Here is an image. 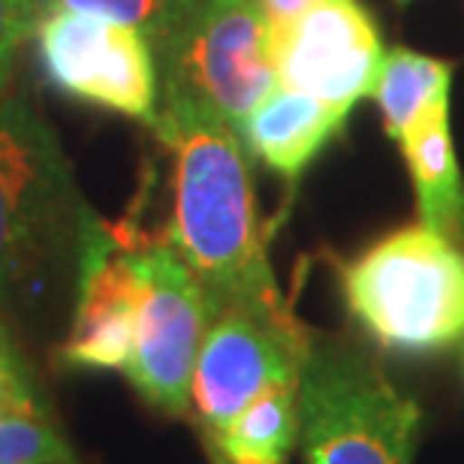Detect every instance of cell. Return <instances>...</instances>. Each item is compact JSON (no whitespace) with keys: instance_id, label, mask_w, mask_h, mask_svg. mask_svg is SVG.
I'll return each mask as SVG.
<instances>
[{"instance_id":"obj_23","label":"cell","mask_w":464,"mask_h":464,"mask_svg":"<svg viewBox=\"0 0 464 464\" xmlns=\"http://www.w3.org/2000/svg\"><path fill=\"white\" fill-rule=\"evenodd\" d=\"M398 4H407V0H398Z\"/></svg>"},{"instance_id":"obj_7","label":"cell","mask_w":464,"mask_h":464,"mask_svg":"<svg viewBox=\"0 0 464 464\" xmlns=\"http://www.w3.org/2000/svg\"><path fill=\"white\" fill-rule=\"evenodd\" d=\"M45 79L61 94L151 124L157 115V61L136 27L109 18L45 9L36 24Z\"/></svg>"},{"instance_id":"obj_8","label":"cell","mask_w":464,"mask_h":464,"mask_svg":"<svg viewBox=\"0 0 464 464\" xmlns=\"http://www.w3.org/2000/svg\"><path fill=\"white\" fill-rule=\"evenodd\" d=\"M268 52L281 85L347 112L374 94L386 58L359 0H320L290 22L268 24Z\"/></svg>"},{"instance_id":"obj_16","label":"cell","mask_w":464,"mask_h":464,"mask_svg":"<svg viewBox=\"0 0 464 464\" xmlns=\"http://www.w3.org/2000/svg\"><path fill=\"white\" fill-rule=\"evenodd\" d=\"M58 459H76V452L49 413L0 420V464H34Z\"/></svg>"},{"instance_id":"obj_6","label":"cell","mask_w":464,"mask_h":464,"mask_svg":"<svg viewBox=\"0 0 464 464\" xmlns=\"http://www.w3.org/2000/svg\"><path fill=\"white\" fill-rule=\"evenodd\" d=\"M139 277L136 347L124 374L139 398L160 413L190 411L193 368L215 308L169 241L133 247Z\"/></svg>"},{"instance_id":"obj_17","label":"cell","mask_w":464,"mask_h":464,"mask_svg":"<svg viewBox=\"0 0 464 464\" xmlns=\"http://www.w3.org/2000/svg\"><path fill=\"white\" fill-rule=\"evenodd\" d=\"M43 13V0H0V94L13 72L18 45L36 31Z\"/></svg>"},{"instance_id":"obj_12","label":"cell","mask_w":464,"mask_h":464,"mask_svg":"<svg viewBox=\"0 0 464 464\" xmlns=\"http://www.w3.org/2000/svg\"><path fill=\"white\" fill-rule=\"evenodd\" d=\"M425 227L464 241V179L450 130V97L431 103L398 139Z\"/></svg>"},{"instance_id":"obj_19","label":"cell","mask_w":464,"mask_h":464,"mask_svg":"<svg viewBox=\"0 0 464 464\" xmlns=\"http://www.w3.org/2000/svg\"><path fill=\"white\" fill-rule=\"evenodd\" d=\"M314 4H320V0H259V6H263L268 24L290 22V18L302 15L304 9H311Z\"/></svg>"},{"instance_id":"obj_4","label":"cell","mask_w":464,"mask_h":464,"mask_svg":"<svg viewBox=\"0 0 464 464\" xmlns=\"http://www.w3.org/2000/svg\"><path fill=\"white\" fill-rule=\"evenodd\" d=\"M94 215L54 130L22 97L0 100V302Z\"/></svg>"},{"instance_id":"obj_15","label":"cell","mask_w":464,"mask_h":464,"mask_svg":"<svg viewBox=\"0 0 464 464\" xmlns=\"http://www.w3.org/2000/svg\"><path fill=\"white\" fill-rule=\"evenodd\" d=\"M199 0H43L45 9L63 6V9H76V13L100 15L109 22L136 27L145 36L151 52H157L160 45L169 40L193 6Z\"/></svg>"},{"instance_id":"obj_11","label":"cell","mask_w":464,"mask_h":464,"mask_svg":"<svg viewBox=\"0 0 464 464\" xmlns=\"http://www.w3.org/2000/svg\"><path fill=\"white\" fill-rule=\"evenodd\" d=\"M347 115V109L323 103L277 82L241 121L238 136L268 169L295 181L344 127Z\"/></svg>"},{"instance_id":"obj_14","label":"cell","mask_w":464,"mask_h":464,"mask_svg":"<svg viewBox=\"0 0 464 464\" xmlns=\"http://www.w3.org/2000/svg\"><path fill=\"white\" fill-rule=\"evenodd\" d=\"M452 88V63L411 49H392L383 58L374 97L383 112L386 133L401 139L407 127L438 100H447Z\"/></svg>"},{"instance_id":"obj_5","label":"cell","mask_w":464,"mask_h":464,"mask_svg":"<svg viewBox=\"0 0 464 464\" xmlns=\"http://www.w3.org/2000/svg\"><path fill=\"white\" fill-rule=\"evenodd\" d=\"M157 103H190L241 127L277 85L259 0H199L154 52Z\"/></svg>"},{"instance_id":"obj_22","label":"cell","mask_w":464,"mask_h":464,"mask_svg":"<svg viewBox=\"0 0 464 464\" xmlns=\"http://www.w3.org/2000/svg\"><path fill=\"white\" fill-rule=\"evenodd\" d=\"M211 461H215V464H232V461H227L224 456H218V452H211Z\"/></svg>"},{"instance_id":"obj_3","label":"cell","mask_w":464,"mask_h":464,"mask_svg":"<svg viewBox=\"0 0 464 464\" xmlns=\"http://www.w3.org/2000/svg\"><path fill=\"white\" fill-rule=\"evenodd\" d=\"M304 464H413L416 398L356 350L311 341L299 371Z\"/></svg>"},{"instance_id":"obj_10","label":"cell","mask_w":464,"mask_h":464,"mask_svg":"<svg viewBox=\"0 0 464 464\" xmlns=\"http://www.w3.org/2000/svg\"><path fill=\"white\" fill-rule=\"evenodd\" d=\"M76 277V314L61 344V365L70 371H124L136 347L139 277L133 247L97 215L82 227Z\"/></svg>"},{"instance_id":"obj_1","label":"cell","mask_w":464,"mask_h":464,"mask_svg":"<svg viewBox=\"0 0 464 464\" xmlns=\"http://www.w3.org/2000/svg\"><path fill=\"white\" fill-rule=\"evenodd\" d=\"M151 127L175 157L169 245L206 286L215 314L241 308L308 338L268 263L238 130L190 103H157Z\"/></svg>"},{"instance_id":"obj_18","label":"cell","mask_w":464,"mask_h":464,"mask_svg":"<svg viewBox=\"0 0 464 464\" xmlns=\"http://www.w3.org/2000/svg\"><path fill=\"white\" fill-rule=\"evenodd\" d=\"M49 401L43 398L40 386L27 374L24 365L0 368V420L9 416H45Z\"/></svg>"},{"instance_id":"obj_2","label":"cell","mask_w":464,"mask_h":464,"mask_svg":"<svg viewBox=\"0 0 464 464\" xmlns=\"http://www.w3.org/2000/svg\"><path fill=\"white\" fill-rule=\"evenodd\" d=\"M338 275L350 317L380 350L434 356L464 344V250L422 220L374 241Z\"/></svg>"},{"instance_id":"obj_21","label":"cell","mask_w":464,"mask_h":464,"mask_svg":"<svg viewBox=\"0 0 464 464\" xmlns=\"http://www.w3.org/2000/svg\"><path fill=\"white\" fill-rule=\"evenodd\" d=\"M34 464H79L76 459H58V461H34Z\"/></svg>"},{"instance_id":"obj_13","label":"cell","mask_w":464,"mask_h":464,"mask_svg":"<svg viewBox=\"0 0 464 464\" xmlns=\"http://www.w3.org/2000/svg\"><path fill=\"white\" fill-rule=\"evenodd\" d=\"M299 429V380H293L259 392L224 431L206 440L232 464H286Z\"/></svg>"},{"instance_id":"obj_9","label":"cell","mask_w":464,"mask_h":464,"mask_svg":"<svg viewBox=\"0 0 464 464\" xmlns=\"http://www.w3.org/2000/svg\"><path fill=\"white\" fill-rule=\"evenodd\" d=\"M311 341L314 335L295 338L250 311H218L202 338L190 386V407L206 438L224 431L259 392L299 380Z\"/></svg>"},{"instance_id":"obj_20","label":"cell","mask_w":464,"mask_h":464,"mask_svg":"<svg viewBox=\"0 0 464 464\" xmlns=\"http://www.w3.org/2000/svg\"><path fill=\"white\" fill-rule=\"evenodd\" d=\"M18 365H24V362H22V356H18V350L13 344V338H9L6 326L0 323V368H18Z\"/></svg>"}]
</instances>
